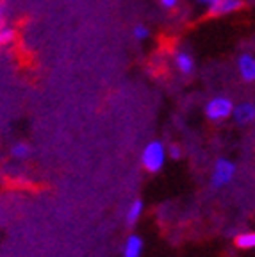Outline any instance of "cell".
Returning a JSON list of instances; mask_svg holds the SVG:
<instances>
[{
	"instance_id": "3",
	"label": "cell",
	"mask_w": 255,
	"mask_h": 257,
	"mask_svg": "<svg viewBox=\"0 0 255 257\" xmlns=\"http://www.w3.org/2000/svg\"><path fill=\"white\" fill-rule=\"evenodd\" d=\"M235 175V165L234 161L227 159V157H219L212 166V175H211V184L212 188L219 189L232 182Z\"/></svg>"
},
{
	"instance_id": "12",
	"label": "cell",
	"mask_w": 255,
	"mask_h": 257,
	"mask_svg": "<svg viewBox=\"0 0 255 257\" xmlns=\"http://www.w3.org/2000/svg\"><path fill=\"white\" fill-rule=\"evenodd\" d=\"M11 156L15 157V159H27L29 156H31V147H29L27 143H16L13 145V149H11Z\"/></svg>"
},
{
	"instance_id": "9",
	"label": "cell",
	"mask_w": 255,
	"mask_h": 257,
	"mask_svg": "<svg viewBox=\"0 0 255 257\" xmlns=\"http://www.w3.org/2000/svg\"><path fill=\"white\" fill-rule=\"evenodd\" d=\"M235 246L241 250H251L255 248V230H248L235 237Z\"/></svg>"
},
{
	"instance_id": "5",
	"label": "cell",
	"mask_w": 255,
	"mask_h": 257,
	"mask_svg": "<svg viewBox=\"0 0 255 257\" xmlns=\"http://www.w3.org/2000/svg\"><path fill=\"white\" fill-rule=\"evenodd\" d=\"M246 4V0H218L211 9H207V15L219 18V16H228L241 11Z\"/></svg>"
},
{
	"instance_id": "7",
	"label": "cell",
	"mask_w": 255,
	"mask_h": 257,
	"mask_svg": "<svg viewBox=\"0 0 255 257\" xmlns=\"http://www.w3.org/2000/svg\"><path fill=\"white\" fill-rule=\"evenodd\" d=\"M232 120L237 125L244 127V125H250L255 121V104L250 100L241 102V104L234 105V111H232Z\"/></svg>"
},
{
	"instance_id": "11",
	"label": "cell",
	"mask_w": 255,
	"mask_h": 257,
	"mask_svg": "<svg viewBox=\"0 0 255 257\" xmlns=\"http://www.w3.org/2000/svg\"><path fill=\"white\" fill-rule=\"evenodd\" d=\"M16 40V31L15 27H11V25H2L0 27V47H9L11 43H15Z\"/></svg>"
},
{
	"instance_id": "17",
	"label": "cell",
	"mask_w": 255,
	"mask_h": 257,
	"mask_svg": "<svg viewBox=\"0 0 255 257\" xmlns=\"http://www.w3.org/2000/svg\"><path fill=\"white\" fill-rule=\"evenodd\" d=\"M4 18H6V6L0 4V27L4 25Z\"/></svg>"
},
{
	"instance_id": "16",
	"label": "cell",
	"mask_w": 255,
	"mask_h": 257,
	"mask_svg": "<svg viewBox=\"0 0 255 257\" xmlns=\"http://www.w3.org/2000/svg\"><path fill=\"white\" fill-rule=\"evenodd\" d=\"M193 2H195L198 8H203L205 11H207V9H211L218 0H193Z\"/></svg>"
},
{
	"instance_id": "15",
	"label": "cell",
	"mask_w": 255,
	"mask_h": 257,
	"mask_svg": "<svg viewBox=\"0 0 255 257\" xmlns=\"http://www.w3.org/2000/svg\"><path fill=\"white\" fill-rule=\"evenodd\" d=\"M168 156L172 157L173 161H179L182 157V149L179 145H172V147H168Z\"/></svg>"
},
{
	"instance_id": "8",
	"label": "cell",
	"mask_w": 255,
	"mask_h": 257,
	"mask_svg": "<svg viewBox=\"0 0 255 257\" xmlns=\"http://www.w3.org/2000/svg\"><path fill=\"white\" fill-rule=\"evenodd\" d=\"M141 253H143V239L138 234H131L125 239L123 257H141Z\"/></svg>"
},
{
	"instance_id": "10",
	"label": "cell",
	"mask_w": 255,
	"mask_h": 257,
	"mask_svg": "<svg viewBox=\"0 0 255 257\" xmlns=\"http://www.w3.org/2000/svg\"><path fill=\"white\" fill-rule=\"evenodd\" d=\"M141 214H143V200H134L127 209V223L134 225L141 218Z\"/></svg>"
},
{
	"instance_id": "14",
	"label": "cell",
	"mask_w": 255,
	"mask_h": 257,
	"mask_svg": "<svg viewBox=\"0 0 255 257\" xmlns=\"http://www.w3.org/2000/svg\"><path fill=\"white\" fill-rule=\"evenodd\" d=\"M157 2L164 11H173L180 6V0H157Z\"/></svg>"
},
{
	"instance_id": "13",
	"label": "cell",
	"mask_w": 255,
	"mask_h": 257,
	"mask_svg": "<svg viewBox=\"0 0 255 257\" xmlns=\"http://www.w3.org/2000/svg\"><path fill=\"white\" fill-rule=\"evenodd\" d=\"M132 38H134L136 41L143 43V41H147L148 38H150V29H148L147 25H143V24L134 25V29H132Z\"/></svg>"
},
{
	"instance_id": "6",
	"label": "cell",
	"mask_w": 255,
	"mask_h": 257,
	"mask_svg": "<svg viewBox=\"0 0 255 257\" xmlns=\"http://www.w3.org/2000/svg\"><path fill=\"white\" fill-rule=\"evenodd\" d=\"M237 73H239L241 80L251 84L255 82V56L250 52H243L237 57Z\"/></svg>"
},
{
	"instance_id": "4",
	"label": "cell",
	"mask_w": 255,
	"mask_h": 257,
	"mask_svg": "<svg viewBox=\"0 0 255 257\" xmlns=\"http://www.w3.org/2000/svg\"><path fill=\"white\" fill-rule=\"evenodd\" d=\"M173 66H175L177 72L182 73V75H191L196 70V61L189 50L179 48V50L173 52Z\"/></svg>"
},
{
	"instance_id": "18",
	"label": "cell",
	"mask_w": 255,
	"mask_h": 257,
	"mask_svg": "<svg viewBox=\"0 0 255 257\" xmlns=\"http://www.w3.org/2000/svg\"><path fill=\"white\" fill-rule=\"evenodd\" d=\"M0 50H2V47H0Z\"/></svg>"
},
{
	"instance_id": "2",
	"label": "cell",
	"mask_w": 255,
	"mask_h": 257,
	"mask_svg": "<svg viewBox=\"0 0 255 257\" xmlns=\"http://www.w3.org/2000/svg\"><path fill=\"white\" fill-rule=\"evenodd\" d=\"M234 100L230 96L225 95H216L212 98H209L205 107H203V112L207 120L214 121V123H221V121L232 118V111H234Z\"/></svg>"
},
{
	"instance_id": "1",
	"label": "cell",
	"mask_w": 255,
	"mask_h": 257,
	"mask_svg": "<svg viewBox=\"0 0 255 257\" xmlns=\"http://www.w3.org/2000/svg\"><path fill=\"white\" fill-rule=\"evenodd\" d=\"M168 157V149L166 145L161 140H154L150 143H147V147L141 152V165L148 173H157L163 170L164 163Z\"/></svg>"
}]
</instances>
